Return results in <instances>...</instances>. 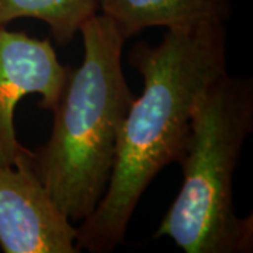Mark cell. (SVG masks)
Wrapping results in <instances>:
<instances>
[{"mask_svg": "<svg viewBox=\"0 0 253 253\" xmlns=\"http://www.w3.org/2000/svg\"><path fill=\"white\" fill-rule=\"evenodd\" d=\"M33 155V154H31ZM78 228L55 204L31 156L0 169V248L4 253H76Z\"/></svg>", "mask_w": 253, "mask_h": 253, "instance_id": "cell-5", "label": "cell"}, {"mask_svg": "<svg viewBox=\"0 0 253 253\" xmlns=\"http://www.w3.org/2000/svg\"><path fill=\"white\" fill-rule=\"evenodd\" d=\"M129 63L144 87L123 121L106 193L78 228V248L90 253H109L124 241L145 190L166 165L179 162L196 100L226 72L225 26L201 21L168 28L158 45L138 42Z\"/></svg>", "mask_w": 253, "mask_h": 253, "instance_id": "cell-1", "label": "cell"}, {"mask_svg": "<svg viewBox=\"0 0 253 253\" xmlns=\"http://www.w3.org/2000/svg\"><path fill=\"white\" fill-rule=\"evenodd\" d=\"M252 131V81L222 73L196 100L177 162L183 184L154 238L168 236L186 253L252 251V215H236L232 187Z\"/></svg>", "mask_w": 253, "mask_h": 253, "instance_id": "cell-3", "label": "cell"}, {"mask_svg": "<svg viewBox=\"0 0 253 253\" xmlns=\"http://www.w3.org/2000/svg\"><path fill=\"white\" fill-rule=\"evenodd\" d=\"M69 71L58 61L49 40L0 27V169L14 166L33 154L18 142L16 106L28 94H38L40 107L52 111Z\"/></svg>", "mask_w": 253, "mask_h": 253, "instance_id": "cell-4", "label": "cell"}, {"mask_svg": "<svg viewBox=\"0 0 253 253\" xmlns=\"http://www.w3.org/2000/svg\"><path fill=\"white\" fill-rule=\"evenodd\" d=\"M99 9L126 40L149 27L225 23L231 13L228 0H99Z\"/></svg>", "mask_w": 253, "mask_h": 253, "instance_id": "cell-6", "label": "cell"}, {"mask_svg": "<svg viewBox=\"0 0 253 253\" xmlns=\"http://www.w3.org/2000/svg\"><path fill=\"white\" fill-rule=\"evenodd\" d=\"M83 62L71 69L54 113L49 139L31 166L72 222L87 218L109 186L123 121L134 93L123 71L126 38L103 14L81 31Z\"/></svg>", "mask_w": 253, "mask_h": 253, "instance_id": "cell-2", "label": "cell"}, {"mask_svg": "<svg viewBox=\"0 0 253 253\" xmlns=\"http://www.w3.org/2000/svg\"><path fill=\"white\" fill-rule=\"evenodd\" d=\"M97 10L99 0H0V27L17 18H37L49 26L59 45H68Z\"/></svg>", "mask_w": 253, "mask_h": 253, "instance_id": "cell-7", "label": "cell"}]
</instances>
